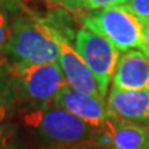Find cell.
I'll return each mask as SVG.
<instances>
[{
    "instance_id": "ac0fdd59",
    "label": "cell",
    "mask_w": 149,
    "mask_h": 149,
    "mask_svg": "<svg viewBox=\"0 0 149 149\" xmlns=\"http://www.w3.org/2000/svg\"><path fill=\"white\" fill-rule=\"evenodd\" d=\"M143 37H144V50H143V52L149 57V24L144 25Z\"/></svg>"
},
{
    "instance_id": "5bb4252c",
    "label": "cell",
    "mask_w": 149,
    "mask_h": 149,
    "mask_svg": "<svg viewBox=\"0 0 149 149\" xmlns=\"http://www.w3.org/2000/svg\"><path fill=\"white\" fill-rule=\"evenodd\" d=\"M9 31H10V17H9V10L0 8V55L4 54Z\"/></svg>"
},
{
    "instance_id": "5b68a950",
    "label": "cell",
    "mask_w": 149,
    "mask_h": 149,
    "mask_svg": "<svg viewBox=\"0 0 149 149\" xmlns=\"http://www.w3.org/2000/svg\"><path fill=\"white\" fill-rule=\"evenodd\" d=\"M73 45L92 72L101 96L106 100L122 52L103 36L85 27L76 32Z\"/></svg>"
},
{
    "instance_id": "d6986e66",
    "label": "cell",
    "mask_w": 149,
    "mask_h": 149,
    "mask_svg": "<svg viewBox=\"0 0 149 149\" xmlns=\"http://www.w3.org/2000/svg\"><path fill=\"white\" fill-rule=\"evenodd\" d=\"M58 149H106L104 147L95 146V147H88V143L80 144V146H71V147H60Z\"/></svg>"
},
{
    "instance_id": "6da1fadb",
    "label": "cell",
    "mask_w": 149,
    "mask_h": 149,
    "mask_svg": "<svg viewBox=\"0 0 149 149\" xmlns=\"http://www.w3.org/2000/svg\"><path fill=\"white\" fill-rule=\"evenodd\" d=\"M58 52L57 31L52 22L32 15H19L13 20L3 54L10 66L57 62Z\"/></svg>"
},
{
    "instance_id": "30bf717a",
    "label": "cell",
    "mask_w": 149,
    "mask_h": 149,
    "mask_svg": "<svg viewBox=\"0 0 149 149\" xmlns=\"http://www.w3.org/2000/svg\"><path fill=\"white\" fill-rule=\"evenodd\" d=\"M107 106L119 118L149 124V91L111 90L107 96Z\"/></svg>"
},
{
    "instance_id": "7a4b0ae2",
    "label": "cell",
    "mask_w": 149,
    "mask_h": 149,
    "mask_svg": "<svg viewBox=\"0 0 149 149\" xmlns=\"http://www.w3.org/2000/svg\"><path fill=\"white\" fill-rule=\"evenodd\" d=\"M24 122L44 142L60 147L90 143L100 132L54 103L31 108L24 116Z\"/></svg>"
},
{
    "instance_id": "ffe728a7",
    "label": "cell",
    "mask_w": 149,
    "mask_h": 149,
    "mask_svg": "<svg viewBox=\"0 0 149 149\" xmlns=\"http://www.w3.org/2000/svg\"><path fill=\"white\" fill-rule=\"evenodd\" d=\"M129 0H119V5H125Z\"/></svg>"
},
{
    "instance_id": "277c9868",
    "label": "cell",
    "mask_w": 149,
    "mask_h": 149,
    "mask_svg": "<svg viewBox=\"0 0 149 149\" xmlns=\"http://www.w3.org/2000/svg\"><path fill=\"white\" fill-rule=\"evenodd\" d=\"M10 66V65H9ZM21 98L31 108L49 104L67 85L58 62L27 66H10Z\"/></svg>"
},
{
    "instance_id": "8fae6325",
    "label": "cell",
    "mask_w": 149,
    "mask_h": 149,
    "mask_svg": "<svg viewBox=\"0 0 149 149\" xmlns=\"http://www.w3.org/2000/svg\"><path fill=\"white\" fill-rule=\"evenodd\" d=\"M19 100L15 78L8 62L0 63V125L13 114Z\"/></svg>"
},
{
    "instance_id": "9a60e30c",
    "label": "cell",
    "mask_w": 149,
    "mask_h": 149,
    "mask_svg": "<svg viewBox=\"0 0 149 149\" xmlns=\"http://www.w3.org/2000/svg\"><path fill=\"white\" fill-rule=\"evenodd\" d=\"M114 5H119V0H85V9L92 11Z\"/></svg>"
},
{
    "instance_id": "9c48e42d",
    "label": "cell",
    "mask_w": 149,
    "mask_h": 149,
    "mask_svg": "<svg viewBox=\"0 0 149 149\" xmlns=\"http://www.w3.org/2000/svg\"><path fill=\"white\" fill-rule=\"evenodd\" d=\"M111 149H149V124L136 123L112 113L104 129Z\"/></svg>"
},
{
    "instance_id": "8992f818",
    "label": "cell",
    "mask_w": 149,
    "mask_h": 149,
    "mask_svg": "<svg viewBox=\"0 0 149 149\" xmlns=\"http://www.w3.org/2000/svg\"><path fill=\"white\" fill-rule=\"evenodd\" d=\"M51 103L66 109L100 132L104 129L112 116V112L107 106V101L73 90L68 85L55 96Z\"/></svg>"
},
{
    "instance_id": "e0dca14e",
    "label": "cell",
    "mask_w": 149,
    "mask_h": 149,
    "mask_svg": "<svg viewBox=\"0 0 149 149\" xmlns=\"http://www.w3.org/2000/svg\"><path fill=\"white\" fill-rule=\"evenodd\" d=\"M22 0H0V8H4L6 10H15L21 5Z\"/></svg>"
},
{
    "instance_id": "4fadbf2b",
    "label": "cell",
    "mask_w": 149,
    "mask_h": 149,
    "mask_svg": "<svg viewBox=\"0 0 149 149\" xmlns=\"http://www.w3.org/2000/svg\"><path fill=\"white\" fill-rule=\"evenodd\" d=\"M125 8L133 13L143 25L149 24V0H129L125 4Z\"/></svg>"
},
{
    "instance_id": "52a82bcc",
    "label": "cell",
    "mask_w": 149,
    "mask_h": 149,
    "mask_svg": "<svg viewBox=\"0 0 149 149\" xmlns=\"http://www.w3.org/2000/svg\"><path fill=\"white\" fill-rule=\"evenodd\" d=\"M55 27L57 31V42L60 50L57 62L61 67L66 83L73 90L85 92L104 100L101 96L98 86H97V82L92 72L90 71L82 56L78 54L74 45L67 39L66 35L61 30L57 29V26Z\"/></svg>"
},
{
    "instance_id": "3957f363",
    "label": "cell",
    "mask_w": 149,
    "mask_h": 149,
    "mask_svg": "<svg viewBox=\"0 0 149 149\" xmlns=\"http://www.w3.org/2000/svg\"><path fill=\"white\" fill-rule=\"evenodd\" d=\"M85 29L103 36L120 52L144 50V25L125 5H114L85 14L81 19Z\"/></svg>"
},
{
    "instance_id": "2e32d148",
    "label": "cell",
    "mask_w": 149,
    "mask_h": 149,
    "mask_svg": "<svg viewBox=\"0 0 149 149\" xmlns=\"http://www.w3.org/2000/svg\"><path fill=\"white\" fill-rule=\"evenodd\" d=\"M55 3L70 10H80L85 9V0H54Z\"/></svg>"
},
{
    "instance_id": "7c38bea8",
    "label": "cell",
    "mask_w": 149,
    "mask_h": 149,
    "mask_svg": "<svg viewBox=\"0 0 149 149\" xmlns=\"http://www.w3.org/2000/svg\"><path fill=\"white\" fill-rule=\"evenodd\" d=\"M0 149H17V132L14 125H0Z\"/></svg>"
},
{
    "instance_id": "ba28073f",
    "label": "cell",
    "mask_w": 149,
    "mask_h": 149,
    "mask_svg": "<svg viewBox=\"0 0 149 149\" xmlns=\"http://www.w3.org/2000/svg\"><path fill=\"white\" fill-rule=\"evenodd\" d=\"M114 91H149V57L141 50L120 55L112 88Z\"/></svg>"
}]
</instances>
